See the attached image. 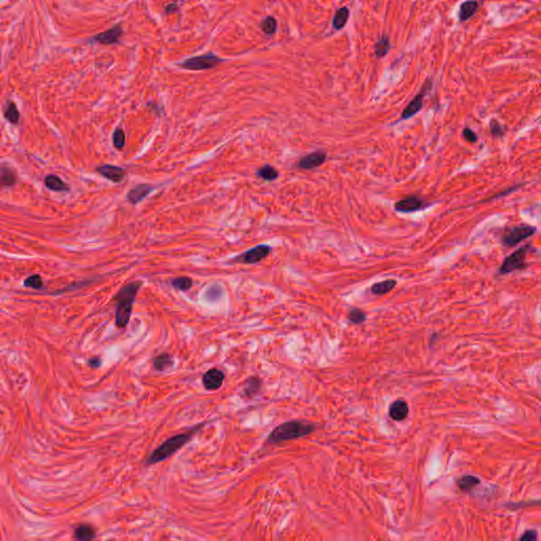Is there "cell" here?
<instances>
[{
	"label": "cell",
	"mask_w": 541,
	"mask_h": 541,
	"mask_svg": "<svg viewBox=\"0 0 541 541\" xmlns=\"http://www.w3.org/2000/svg\"><path fill=\"white\" fill-rule=\"evenodd\" d=\"M269 253H270V248L268 247V245L260 244V245H257V247L255 248H252L251 250L247 252H244L240 256L236 257V259L234 261L240 262V263L253 264V263H257L263 260L264 258H266L269 255Z\"/></svg>",
	"instance_id": "cell-7"
},
{
	"label": "cell",
	"mask_w": 541,
	"mask_h": 541,
	"mask_svg": "<svg viewBox=\"0 0 541 541\" xmlns=\"http://www.w3.org/2000/svg\"><path fill=\"white\" fill-rule=\"evenodd\" d=\"M520 186H521V184H520V185H517V186H514V187H512V188L508 189L507 191H504V192H501V194H497V195H496V196H494V197H493V198H491V199H497V198H500V197H503V196H507V195H509V194L513 192V191H514L515 189H517V188H519Z\"/></svg>",
	"instance_id": "cell-37"
},
{
	"label": "cell",
	"mask_w": 541,
	"mask_h": 541,
	"mask_svg": "<svg viewBox=\"0 0 541 541\" xmlns=\"http://www.w3.org/2000/svg\"><path fill=\"white\" fill-rule=\"evenodd\" d=\"M262 30L266 34H273L276 30V20L273 17H268L262 22Z\"/></svg>",
	"instance_id": "cell-33"
},
{
	"label": "cell",
	"mask_w": 541,
	"mask_h": 541,
	"mask_svg": "<svg viewBox=\"0 0 541 541\" xmlns=\"http://www.w3.org/2000/svg\"><path fill=\"white\" fill-rule=\"evenodd\" d=\"M316 426L310 422L301 420H292L279 424L275 427L267 437V442L270 444H279L284 442L300 439L311 435Z\"/></svg>",
	"instance_id": "cell-3"
},
{
	"label": "cell",
	"mask_w": 541,
	"mask_h": 541,
	"mask_svg": "<svg viewBox=\"0 0 541 541\" xmlns=\"http://www.w3.org/2000/svg\"><path fill=\"white\" fill-rule=\"evenodd\" d=\"M261 387H262L261 378L257 377V376H251L244 382L242 386V390H241V395L244 398L252 399L260 391Z\"/></svg>",
	"instance_id": "cell-15"
},
{
	"label": "cell",
	"mask_w": 541,
	"mask_h": 541,
	"mask_svg": "<svg viewBox=\"0 0 541 541\" xmlns=\"http://www.w3.org/2000/svg\"><path fill=\"white\" fill-rule=\"evenodd\" d=\"M142 287L141 281H132L122 287L114 296L117 304L115 325L120 329H124L130 321L135 296Z\"/></svg>",
	"instance_id": "cell-2"
},
{
	"label": "cell",
	"mask_w": 541,
	"mask_h": 541,
	"mask_svg": "<svg viewBox=\"0 0 541 541\" xmlns=\"http://www.w3.org/2000/svg\"><path fill=\"white\" fill-rule=\"evenodd\" d=\"M425 93H426V90L424 88L408 104V106L403 110L402 115H401V120H408V119L412 118L413 115H415L417 112L421 111V109L423 108V98L425 96Z\"/></svg>",
	"instance_id": "cell-13"
},
{
	"label": "cell",
	"mask_w": 541,
	"mask_h": 541,
	"mask_svg": "<svg viewBox=\"0 0 541 541\" xmlns=\"http://www.w3.org/2000/svg\"><path fill=\"white\" fill-rule=\"evenodd\" d=\"M462 135H463L464 140L467 141V142H470V143H476L478 141L477 133L474 130H472L471 128H469V127H465L463 129Z\"/></svg>",
	"instance_id": "cell-34"
},
{
	"label": "cell",
	"mask_w": 541,
	"mask_h": 541,
	"mask_svg": "<svg viewBox=\"0 0 541 541\" xmlns=\"http://www.w3.org/2000/svg\"><path fill=\"white\" fill-rule=\"evenodd\" d=\"M477 9H478V3L476 2V0H471V2L464 3L460 8V13H459L460 20L465 21L467 19H470L476 13Z\"/></svg>",
	"instance_id": "cell-22"
},
{
	"label": "cell",
	"mask_w": 541,
	"mask_h": 541,
	"mask_svg": "<svg viewBox=\"0 0 541 541\" xmlns=\"http://www.w3.org/2000/svg\"><path fill=\"white\" fill-rule=\"evenodd\" d=\"M348 319H349V322H351L352 324L361 325L366 322L367 314L366 312H364L363 310L359 308H353L348 313Z\"/></svg>",
	"instance_id": "cell-28"
},
{
	"label": "cell",
	"mask_w": 541,
	"mask_h": 541,
	"mask_svg": "<svg viewBox=\"0 0 541 541\" xmlns=\"http://www.w3.org/2000/svg\"><path fill=\"white\" fill-rule=\"evenodd\" d=\"M174 366L173 356L168 353H161L153 359V367L157 371L163 372L169 370Z\"/></svg>",
	"instance_id": "cell-17"
},
{
	"label": "cell",
	"mask_w": 541,
	"mask_h": 541,
	"mask_svg": "<svg viewBox=\"0 0 541 541\" xmlns=\"http://www.w3.org/2000/svg\"><path fill=\"white\" fill-rule=\"evenodd\" d=\"M23 285H24V287L35 289V290H40L44 286L42 277L40 275H36V274L29 276L26 280H24Z\"/></svg>",
	"instance_id": "cell-31"
},
{
	"label": "cell",
	"mask_w": 541,
	"mask_h": 541,
	"mask_svg": "<svg viewBox=\"0 0 541 541\" xmlns=\"http://www.w3.org/2000/svg\"><path fill=\"white\" fill-rule=\"evenodd\" d=\"M19 117L20 114H19L16 105L13 102H9L6 111H5V118L10 123H12V124H17V123L19 122Z\"/></svg>",
	"instance_id": "cell-27"
},
{
	"label": "cell",
	"mask_w": 541,
	"mask_h": 541,
	"mask_svg": "<svg viewBox=\"0 0 541 541\" xmlns=\"http://www.w3.org/2000/svg\"><path fill=\"white\" fill-rule=\"evenodd\" d=\"M531 249V244H525L517 251L513 252L510 256H508L504 259L502 265L500 266L498 273L500 275L510 274L515 272V270H521L527 267L526 263V256L528 251Z\"/></svg>",
	"instance_id": "cell-4"
},
{
	"label": "cell",
	"mask_w": 541,
	"mask_h": 541,
	"mask_svg": "<svg viewBox=\"0 0 541 541\" xmlns=\"http://www.w3.org/2000/svg\"><path fill=\"white\" fill-rule=\"evenodd\" d=\"M205 425V423H202L200 425H197L194 428H191L187 433H182L170 437L163 443L157 447L151 453L150 456L146 460V465H153L160 462H163L167 459H169L173 454H175L177 451H179L181 448H183L187 443L191 441L192 437L199 432V430Z\"/></svg>",
	"instance_id": "cell-1"
},
{
	"label": "cell",
	"mask_w": 541,
	"mask_h": 541,
	"mask_svg": "<svg viewBox=\"0 0 541 541\" xmlns=\"http://www.w3.org/2000/svg\"><path fill=\"white\" fill-rule=\"evenodd\" d=\"M537 228L532 225H518L508 228L503 234L501 241L504 247L514 248L521 241L530 238L536 233Z\"/></svg>",
	"instance_id": "cell-5"
},
{
	"label": "cell",
	"mask_w": 541,
	"mask_h": 541,
	"mask_svg": "<svg viewBox=\"0 0 541 541\" xmlns=\"http://www.w3.org/2000/svg\"><path fill=\"white\" fill-rule=\"evenodd\" d=\"M389 40L387 36H384V37L380 38L376 45H375V54L377 57H383L387 54V52L389 51Z\"/></svg>",
	"instance_id": "cell-29"
},
{
	"label": "cell",
	"mask_w": 541,
	"mask_h": 541,
	"mask_svg": "<svg viewBox=\"0 0 541 541\" xmlns=\"http://www.w3.org/2000/svg\"><path fill=\"white\" fill-rule=\"evenodd\" d=\"M480 482H481L480 479H479L478 477L469 475V476H463L462 478H460L457 481V484L460 487V489L464 491H470L471 489H473L474 487L480 484Z\"/></svg>",
	"instance_id": "cell-23"
},
{
	"label": "cell",
	"mask_w": 541,
	"mask_h": 541,
	"mask_svg": "<svg viewBox=\"0 0 541 541\" xmlns=\"http://www.w3.org/2000/svg\"><path fill=\"white\" fill-rule=\"evenodd\" d=\"M46 186L53 191H67L69 186L59 177L55 175H49L45 179Z\"/></svg>",
	"instance_id": "cell-20"
},
{
	"label": "cell",
	"mask_w": 541,
	"mask_h": 541,
	"mask_svg": "<svg viewBox=\"0 0 541 541\" xmlns=\"http://www.w3.org/2000/svg\"><path fill=\"white\" fill-rule=\"evenodd\" d=\"M397 286V280L395 279H386L375 284L371 287V293L374 295H385L391 292Z\"/></svg>",
	"instance_id": "cell-18"
},
{
	"label": "cell",
	"mask_w": 541,
	"mask_h": 541,
	"mask_svg": "<svg viewBox=\"0 0 541 541\" xmlns=\"http://www.w3.org/2000/svg\"><path fill=\"white\" fill-rule=\"evenodd\" d=\"M154 190V187L149 185V184H139L135 187L131 188L127 194V200L135 205L139 202H141L144 198H146L150 192Z\"/></svg>",
	"instance_id": "cell-12"
},
{
	"label": "cell",
	"mask_w": 541,
	"mask_h": 541,
	"mask_svg": "<svg viewBox=\"0 0 541 541\" xmlns=\"http://www.w3.org/2000/svg\"><path fill=\"white\" fill-rule=\"evenodd\" d=\"M426 205L428 204H425V202L419 197L408 196L395 204V210L402 214H410L421 211L422 208H425Z\"/></svg>",
	"instance_id": "cell-8"
},
{
	"label": "cell",
	"mask_w": 541,
	"mask_h": 541,
	"mask_svg": "<svg viewBox=\"0 0 541 541\" xmlns=\"http://www.w3.org/2000/svg\"><path fill=\"white\" fill-rule=\"evenodd\" d=\"M520 540H521V541H535V540H537V532H536V531H533V530L526 531V532L520 537Z\"/></svg>",
	"instance_id": "cell-35"
},
{
	"label": "cell",
	"mask_w": 541,
	"mask_h": 541,
	"mask_svg": "<svg viewBox=\"0 0 541 541\" xmlns=\"http://www.w3.org/2000/svg\"><path fill=\"white\" fill-rule=\"evenodd\" d=\"M348 17H349V10L346 7L339 9L335 13V16L333 18V27L337 30L342 29L343 27H345Z\"/></svg>",
	"instance_id": "cell-25"
},
{
	"label": "cell",
	"mask_w": 541,
	"mask_h": 541,
	"mask_svg": "<svg viewBox=\"0 0 541 541\" xmlns=\"http://www.w3.org/2000/svg\"><path fill=\"white\" fill-rule=\"evenodd\" d=\"M170 285L173 286L176 290L179 291H188L192 287V280L189 277H178L176 279H173L170 282Z\"/></svg>",
	"instance_id": "cell-26"
},
{
	"label": "cell",
	"mask_w": 541,
	"mask_h": 541,
	"mask_svg": "<svg viewBox=\"0 0 541 541\" xmlns=\"http://www.w3.org/2000/svg\"><path fill=\"white\" fill-rule=\"evenodd\" d=\"M257 176L265 181H274L279 177V173L276 168L266 164L257 170Z\"/></svg>",
	"instance_id": "cell-24"
},
{
	"label": "cell",
	"mask_w": 541,
	"mask_h": 541,
	"mask_svg": "<svg viewBox=\"0 0 541 541\" xmlns=\"http://www.w3.org/2000/svg\"><path fill=\"white\" fill-rule=\"evenodd\" d=\"M101 364H102V360H101L100 356H93V358H91L88 361V365L91 368H98L101 366Z\"/></svg>",
	"instance_id": "cell-36"
},
{
	"label": "cell",
	"mask_w": 541,
	"mask_h": 541,
	"mask_svg": "<svg viewBox=\"0 0 541 541\" xmlns=\"http://www.w3.org/2000/svg\"><path fill=\"white\" fill-rule=\"evenodd\" d=\"M489 131L493 138H502L504 135V128L497 120H491L489 123Z\"/></svg>",
	"instance_id": "cell-32"
},
{
	"label": "cell",
	"mask_w": 541,
	"mask_h": 541,
	"mask_svg": "<svg viewBox=\"0 0 541 541\" xmlns=\"http://www.w3.org/2000/svg\"><path fill=\"white\" fill-rule=\"evenodd\" d=\"M96 537L95 528L90 524H81L74 530V538L78 540H92Z\"/></svg>",
	"instance_id": "cell-19"
},
{
	"label": "cell",
	"mask_w": 541,
	"mask_h": 541,
	"mask_svg": "<svg viewBox=\"0 0 541 541\" xmlns=\"http://www.w3.org/2000/svg\"><path fill=\"white\" fill-rule=\"evenodd\" d=\"M327 159V153L324 150H317L305 154L299 159L297 167L300 169H313L322 166Z\"/></svg>",
	"instance_id": "cell-10"
},
{
	"label": "cell",
	"mask_w": 541,
	"mask_h": 541,
	"mask_svg": "<svg viewBox=\"0 0 541 541\" xmlns=\"http://www.w3.org/2000/svg\"><path fill=\"white\" fill-rule=\"evenodd\" d=\"M122 34V29L121 27L117 26L112 29L110 30H107L103 33H100L97 36H95L94 40L97 41L98 43L101 44H106V45H109V44H114L119 41L120 36Z\"/></svg>",
	"instance_id": "cell-16"
},
{
	"label": "cell",
	"mask_w": 541,
	"mask_h": 541,
	"mask_svg": "<svg viewBox=\"0 0 541 541\" xmlns=\"http://www.w3.org/2000/svg\"><path fill=\"white\" fill-rule=\"evenodd\" d=\"M112 139H113V145H114L115 148H118V149L124 148L125 142H126V137H125L124 130L121 129V128H117L115 131L113 132Z\"/></svg>",
	"instance_id": "cell-30"
},
{
	"label": "cell",
	"mask_w": 541,
	"mask_h": 541,
	"mask_svg": "<svg viewBox=\"0 0 541 541\" xmlns=\"http://www.w3.org/2000/svg\"><path fill=\"white\" fill-rule=\"evenodd\" d=\"M409 407L408 404L404 400H398L393 402L389 408V415L392 420L403 421L408 416Z\"/></svg>",
	"instance_id": "cell-14"
},
{
	"label": "cell",
	"mask_w": 541,
	"mask_h": 541,
	"mask_svg": "<svg viewBox=\"0 0 541 541\" xmlns=\"http://www.w3.org/2000/svg\"><path fill=\"white\" fill-rule=\"evenodd\" d=\"M16 183V175L10 167H0V187L13 186Z\"/></svg>",
	"instance_id": "cell-21"
},
{
	"label": "cell",
	"mask_w": 541,
	"mask_h": 541,
	"mask_svg": "<svg viewBox=\"0 0 541 541\" xmlns=\"http://www.w3.org/2000/svg\"><path fill=\"white\" fill-rule=\"evenodd\" d=\"M225 379V374L223 371L219 370L217 368H212L207 370L202 376V384L204 388L208 391L218 390L223 385Z\"/></svg>",
	"instance_id": "cell-9"
},
{
	"label": "cell",
	"mask_w": 541,
	"mask_h": 541,
	"mask_svg": "<svg viewBox=\"0 0 541 541\" xmlns=\"http://www.w3.org/2000/svg\"><path fill=\"white\" fill-rule=\"evenodd\" d=\"M96 170L103 177H105L106 179H108L110 181H112L113 183H120V182H122L123 180H124L125 177H126V170L124 168L119 167V166H114V165L106 164V165L97 167Z\"/></svg>",
	"instance_id": "cell-11"
},
{
	"label": "cell",
	"mask_w": 541,
	"mask_h": 541,
	"mask_svg": "<svg viewBox=\"0 0 541 541\" xmlns=\"http://www.w3.org/2000/svg\"><path fill=\"white\" fill-rule=\"evenodd\" d=\"M221 61V59L213 54L208 55H201L192 58L186 59L184 63L181 64V67L184 69L188 70H205V69H212L215 66H217Z\"/></svg>",
	"instance_id": "cell-6"
}]
</instances>
